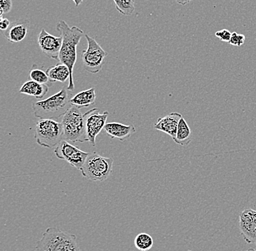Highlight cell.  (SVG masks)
<instances>
[{"label":"cell","instance_id":"cell-20","mask_svg":"<svg viewBox=\"0 0 256 251\" xmlns=\"http://www.w3.org/2000/svg\"><path fill=\"white\" fill-rule=\"evenodd\" d=\"M116 10L122 15L130 16L135 12V0H114Z\"/></svg>","mask_w":256,"mask_h":251},{"label":"cell","instance_id":"cell-19","mask_svg":"<svg viewBox=\"0 0 256 251\" xmlns=\"http://www.w3.org/2000/svg\"><path fill=\"white\" fill-rule=\"evenodd\" d=\"M134 245L138 251H150L153 247V238L150 234H147V233H140L136 237Z\"/></svg>","mask_w":256,"mask_h":251},{"label":"cell","instance_id":"cell-5","mask_svg":"<svg viewBox=\"0 0 256 251\" xmlns=\"http://www.w3.org/2000/svg\"><path fill=\"white\" fill-rule=\"evenodd\" d=\"M36 143L46 148L58 146L64 138L62 123L52 119H40L35 126Z\"/></svg>","mask_w":256,"mask_h":251},{"label":"cell","instance_id":"cell-1","mask_svg":"<svg viewBox=\"0 0 256 251\" xmlns=\"http://www.w3.org/2000/svg\"><path fill=\"white\" fill-rule=\"evenodd\" d=\"M56 31L60 33L63 38L62 49L59 54L58 61L68 67L70 71V78L67 89L74 91V83L73 71L78 57V48L80 40L84 35V31L78 26L70 27L64 20H60L56 25Z\"/></svg>","mask_w":256,"mask_h":251},{"label":"cell","instance_id":"cell-4","mask_svg":"<svg viewBox=\"0 0 256 251\" xmlns=\"http://www.w3.org/2000/svg\"><path fill=\"white\" fill-rule=\"evenodd\" d=\"M88 111L82 113L78 107L71 106L62 118L64 139L72 142H87L86 119Z\"/></svg>","mask_w":256,"mask_h":251},{"label":"cell","instance_id":"cell-3","mask_svg":"<svg viewBox=\"0 0 256 251\" xmlns=\"http://www.w3.org/2000/svg\"><path fill=\"white\" fill-rule=\"evenodd\" d=\"M35 249L38 251H81L75 235L56 228H48Z\"/></svg>","mask_w":256,"mask_h":251},{"label":"cell","instance_id":"cell-29","mask_svg":"<svg viewBox=\"0 0 256 251\" xmlns=\"http://www.w3.org/2000/svg\"></svg>","mask_w":256,"mask_h":251},{"label":"cell","instance_id":"cell-23","mask_svg":"<svg viewBox=\"0 0 256 251\" xmlns=\"http://www.w3.org/2000/svg\"><path fill=\"white\" fill-rule=\"evenodd\" d=\"M0 16L9 13L12 7V0H0Z\"/></svg>","mask_w":256,"mask_h":251},{"label":"cell","instance_id":"cell-17","mask_svg":"<svg viewBox=\"0 0 256 251\" xmlns=\"http://www.w3.org/2000/svg\"><path fill=\"white\" fill-rule=\"evenodd\" d=\"M48 77H49L50 82H58L64 83L70 80V71L66 65L64 64H57L52 66H50L46 70Z\"/></svg>","mask_w":256,"mask_h":251},{"label":"cell","instance_id":"cell-25","mask_svg":"<svg viewBox=\"0 0 256 251\" xmlns=\"http://www.w3.org/2000/svg\"><path fill=\"white\" fill-rule=\"evenodd\" d=\"M10 22L8 20V18H4L3 15L1 16V20H0V28L2 31H4L9 28L10 25Z\"/></svg>","mask_w":256,"mask_h":251},{"label":"cell","instance_id":"cell-6","mask_svg":"<svg viewBox=\"0 0 256 251\" xmlns=\"http://www.w3.org/2000/svg\"><path fill=\"white\" fill-rule=\"evenodd\" d=\"M113 159L104 157L98 153H90L84 165L80 169L84 178L94 182L106 180L112 174Z\"/></svg>","mask_w":256,"mask_h":251},{"label":"cell","instance_id":"cell-9","mask_svg":"<svg viewBox=\"0 0 256 251\" xmlns=\"http://www.w3.org/2000/svg\"><path fill=\"white\" fill-rule=\"evenodd\" d=\"M98 108L88 110L87 119H86V134L87 142L91 146H96V140L97 136L104 129L106 124L108 112L104 111L103 113H97Z\"/></svg>","mask_w":256,"mask_h":251},{"label":"cell","instance_id":"cell-10","mask_svg":"<svg viewBox=\"0 0 256 251\" xmlns=\"http://www.w3.org/2000/svg\"><path fill=\"white\" fill-rule=\"evenodd\" d=\"M38 41L40 49L44 55L49 58L58 60L59 54L63 43L62 36H54L42 28L38 36Z\"/></svg>","mask_w":256,"mask_h":251},{"label":"cell","instance_id":"cell-14","mask_svg":"<svg viewBox=\"0 0 256 251\" xmlns=\"http://www.w3.org/2000/svg\"><path fill=\"white\" fill-rule=\"evenodd\" d=\"M104 130L112 139H118L120 141H124L135 134V126L126 125L118 122H110L106 124Z\"/></svg>","mask_w":256,"mask_h":251},{"label":"cell","instance_id":"cell-8","mask_svg":"<svg viewBox=\"0 0 256 251\" xmlns=\"http://www.w3.org/2000/svg\"><path fill=\"white\" fill-rule=\"evenodd\" d=\"M54 153L58 159L64 160L73 167L80 169L84 165L90 153L82 151L68 140H63L56 146Z\"/></svg>","mask_w":256,"mask_h":251},{"label":"cell","instance_id":"cell-15","mask_svg":"<svg viewBox=\"0 0 256 251\" xmlns=\"http://www.w3.org/2000/svg\"><path fill=\"white\" fill-rule=\"evenodd\" d=\"M48 90H49V87L47 84H42L32 80H28L22 85L19 92L36 99H42L48 94Z\"/></svg>","mask_w":256,"mask_h":251},{"label":"cell","instance_id":"cell-12","mask_svg":"<svg viewBox=\"0 0 256 251\" xmlns=\"http://www.w3.org/2000/svg\"><path fill=\"white\" fill-rule=\"evenodd\" d=\"M30 26L28 20H16L10 24L8 30L3 31V36L10 42H20L26 36Z\"/></svg>","mask_w":256,"mask_h":251},{"label":"cell","instance_id":"cell-16","mask_svg":"<svg viewBox=\"0 0 256 251\" xmlns=\"http://www.w3.org/2000/svg\"><path fill=\"white\" fill-rule=\"evenodd\" d=\"M96 99L95 88H90L87 90L82 91L70 99L72 106L78 108H88L95 103Z\"/></svg>","mask_w":256,"mask_h":251},{"label":"cell","instance_id":"cell-24","mask_svg":"<svg viewBox=\"0 0 256 251\" xmlns=\"http://www.w3.org/2000/svg\"><path fill=\"white\" fill-rule=\"evenodd\" d=\"M232 33L228 30L222 29L220 31L216 32V36L224 42L230 43Z\"/></svg>","mask_w":256,"mask_h":251},{"label":"cell","instance_id":"cell-28","mask_svg":"<svg viewBox=\"0 0 256 251\" xmlns=\"http://www.w3.org/2000/svg\"><path fill=\"white\" fill-rule=\"evenodd\" d=\"M247 251H256L254 250V249H248V250Z\"/></svg>","mask_w":256,"mask_h":251},{"label":"cell","instance_id":"cell-22","mask_svg":"<svg viewBox=\"0 0 256 251\" xmlns=\"http://www.w3.org/2000/svg\"><path fill=\"white\" fill-rule=\"evenodd\" d=\"M246 37L244 34H240L236 32H233L232 33L231 39H230V44L233 46H236V47H240V46L244 44L246 42Z\"/></svg>","mask_w":256,"mask_h":251},{"label":"cell","instance_id":"cell-2","mask_svg":"<svg viewBox=\"0 0 256 251\" xmlns=\"http://www.w3.org/2000/svg\"><path fill=\"white\" fill-rule=\"evenodd\" d=\"M67 88L63 87L58 92L46 100L34 102L32 105L35 117L39 119L58 120L63 117L72 106Z\"/></svg>","mask_w":256,"mask_h":251},{"label":"cell","instance_id":"cell-13","mask_svg":"<svg viewBox=\"0 0 256 251\" xmlns=\"http://www.w3.org/2000/svg\"><path fill=\"white\" fill-rule=\"evenodd\" d=\"M182 117L183 116L179 113H171L164 117L160 118L158 122L154 126V128L156 130L161 131L168 134L172 137V140H174L177 134L179 121Z\"/></svg>","mask_w":256,"mask_h":251},{"label":"cell","instance_id":"cell-11","mask_svg":"<svg viewBox=\"0 0 256 251\" xmlns=\"http://www.w3.org/2000/svg\"><path fill=\"white\" fill-rule=\"evenodd\" d=\"M240 233L248 244H256V211L244 209L240 215Z\"/></svg>","mask_w":256,"mask_h":251},{"label":"cell","instance_id":"cell-21","mask_svg":"<svg viewBox=\"0 0 256 251\" xmlns=\"http://www.w3.org/2000/svg\"><path fill=\"white\" fill-rule=\"evenodd\" d=\"M30 80L35 81V82L40 83L42 84H48L50 79L48 77L47 73L43 70L40 69L36 67V65H34L33 67L30 72V76H28Z\"/></svg>","mask_w":256,"mask_h":251},{"label":"cell","instance_id":"cell-27","mask_svg":"<svg viewBox=\"0 0 256 251\" xmlns=\"http://www.w3.org/2000/svg\"><path fill=\"white\" fill-rule=\"evenodd\" d=\"M72 1H73L74 2L76 7H79L80 4H81L83 2V1H84V0H72Z\"/></svg>","mask_w":256,"mask_h":251},{"label":"cell","instance_id":"cell-26","mask_svg":"<svg viewBox=\"0 0 256 251\" xmlns=\"http://www.w3.org/2000/svg\"><path fill=\"white\" fill-rule=\"evenodd\" d=\"M179 4H182V5H186V4H188V3L191 2L192 0H176Z\"/></svg>","mask_w":256,"mask_h":251},{"label":"cell","instance_id":"cell-7","mask_svg":"<svg viewBox=\"0 0 256 251\" xmlns=\"http://www.w3.org/2000/svg\"><path fill=\"white\" fill-rule=\"evenodd\" d=\"M84 36L88 41V49L82 52V65L86 71L96 74L102 69L107 52L94 38L88 34Z\"/></svg>","mask_w":256,"mask_h":251},{"label":"cell","instance_id":"cell-18","mask_svg":"<svg viewBox=\"0 0 256 251\" xmlns=\"http://www.w3.org/2000/svg\"><path fill=\"white\" fill-rule=\"evenodd\" d=\"M174 141L182 146H187L192 141V131L184 117L179 121L177 134Z\"/></svg>","mask_w":256,"mask_h":251}]
</instances>
